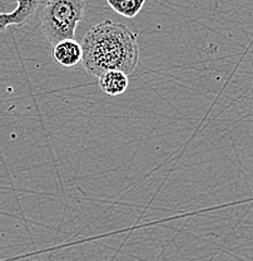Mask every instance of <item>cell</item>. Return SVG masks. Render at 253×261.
Instances as JSON below:
<instances>
[{
  "instance_id": "obj_3",
  "label": "cell",
  "mask_w": 253,
  "mask_h": 261,
  "mask_svg": "<svg viewBox=\"0 0 253 261\" xmlns=\"http://www.w3.org/2000/svg\"><path fill=\"white\" fill-rule=\"evenodd\" d=\"M16 8L10 13H0V32L8 27L23 25L47 0H15Z\"/></svg>"
},
{
  "instance_id": "obj_6",
  "label": "cell",
  "mask_w": 253,
  "mask_h": 261,
  "mask_svg": "<svg viewBox=\"0 0 253 261\" xmlns=\"http://www.w3.org/2000/svg\"><path fill=\"white\" fill-rule=\"evenodd\" d=\"M107 3L117 14L134 18L143 9L146 0H107Z\"/></svg>"
},
{
  "instance_id": "obj_4",
  "label": "cell",
  "mask_w": 253,
  "mask_h": 261,
  "mask_svg": "<svg viewBox=\"0 0 253 261\" xmlns=\"http://www.w3.org/2000/svg\"><path fill=\"white\" fill-rule=\"evenodd\" d=\"M53 58L63 67H74L81 62L83 48L74 39L62 40L53 45Z\"/></svg>"
},
{
  "instance_id": "obj_2",
  "label": "cell",
  "mask_w": 253,
  "mask_h": 261,
  "mask_svg": "<svg viewBox=\"0 0 253 261\" xmlns=\"http://www.w3.org/2000/svg\"><path fill=\"white\" fill-rule=\"evenodd\" d=\"M86 0H47L40 12V28L51 45L74 39L75 29L83 19Z\"/></svg>"
},
{
  "instance_id": "obj_5",
  "label": "cell",
  "mask_w": 253,
  "mask_h": 261,
  "mask_svg": "<svg viewBox=\"0 0 253 261\" xmlns=\"http://www.w3.org/2000/svg\"><path fill=\"white\" fill-rule=\"evenodd\" d=\"M98 84H99L100 91L107 96L116 97L119 94H123L129 86L127 73L122 70L110 69L105 70L104 73L98 77Z\"/></svg>"
},
{
  "instance_id": "obj_1",
  "label": "cell",
  "mask_w": 253,
  "mask_h": 261,
  "mask_svg": "<svg viewBox=\"0 0 253 261\" xmlns=\"http://www.w3.org/2000/svg\"><path fill=\"white\" fill-rule=\"evenodd\" d=\"M81 64L89 74L99 77L105 70L133 73L139 63L137 34L122 23L103 20L84 35Z\"/></svg>"
}]
</instances>
